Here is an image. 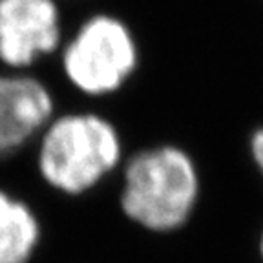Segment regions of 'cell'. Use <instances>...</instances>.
Masks as SVG:
<instances>
[{
    "instance_id": "8992f818",
    "label": "cell",
    "mask_w": 263,
    "mask_h": 263,
    "mask_svg": "<svg viewBox=\"0 0 263 263\" xmlns=\"http://www.w3.org/2000/svg\"><path fill=\"white\" fill-rule=\"evenodd\" d=\"M42 239V225L28 201L0 189V263H31Z\"/></svg>"
},
{
    "instance_id": "277c9868",
    "label": "cell",
    "mask_w": 263,
    "mask_h": 263,
    "mask_svg": "<svg viewBox=\"0 0 263 263\" xmlns=\"http://www.w3.org/2000/svg\"><path fill=\"white\" fill-rule=\"evenodd\" d=\"M62 46V15L55 0H0V64L28 71Z\"/></svg>"
},
{
    "instance_id": "52a82bcc",
    "label": "cell",
    "mask_w": 263,
    "mask_h": 263,
    "mask_svg": "<svg viewBox=\"0 0 263 263\" xmlns=\"http://www.w3.org/2000/svg\"><path fill=\"white\" fill-rule=\"evenodd\" d=\"M249 152L254 161L256 168L259 170V174L263 176V126H258L251 134L249 139Z\"/></svg>"
},
{
    "instance_id": "ba28073f",
    "label": "cell",
    "mask_w": 263,
    "mask_h": 263,
    "mask_svg": "<svg viewBox=\"0 0 263 263\" xmlns=\"http://www.w3.org/2000/svg\"><path fill=\"white\" fill-rule=\"evenodd\" d=\"M258 249H259V256H261L263 259V232L259 234V243H258Z\"/></svg>"
},
{
    "instance_id": "5b68a950",
    "label": "cell",
    "mask_w": 263,
    "mask_h": 263,
    "mask_svg": "<svg viewBox=\"0 0 263 263\" xmlns=\"http://www.w3.org/2000/svg\"><path fill=\"white\" fill-rule=\"evenodd\" d=\"M55 117L53 93L28 71L0 73V161L37 141Z\"/></svg>"
},
{
    "instance_id": "6da1fadb",
    "label": "cell",
    "mask_w": 263,
    "mask_h": 263,
    "mask_svg": "<svg viewBox=\"0 0 263 263\" xmlns=\"http://www.w3.org/2000/svg\"><path fill=\"white\" fill-rule=\"evenodd\" d=\"M199 190V172L190 154L176 144H157L126 159L119 205L132 223L166 234L189 223Z\"/></svg>"
},
{
    "instance_id": "3957f363",
    "label": "cell",
    "mask_w": 263,
    "mask_h": 263,
    "mask_svg": "<svg viewBox=\"0 0 263 263\" xmlns=\"http://www.w3.org/2000/svg\"><path fill=\"white\" fill-rule=\"evenodd\" d=\"M139 48L132 29L119 16L95 13L82 21L61 46V68L66 81L88 97L121 90L136 73Z\"/></svg>"
},
{
    "instance_id": "7a4b0ae2",
    "label": "cell",
    "mask_w": 263,
    "mask_h": 263,
    "mask_svg": "<svg viewBox=\"0 0 263 263\" xmlns=\"http://www.w3.org/2000/svg\"><path fill=\"white\" fill-rule=\"evenodd\" d=\"M35 143L41 179L70 197L93 190L123 161L121 134L95 111L55 115Z\"/></svg>"
}]
</instances>
